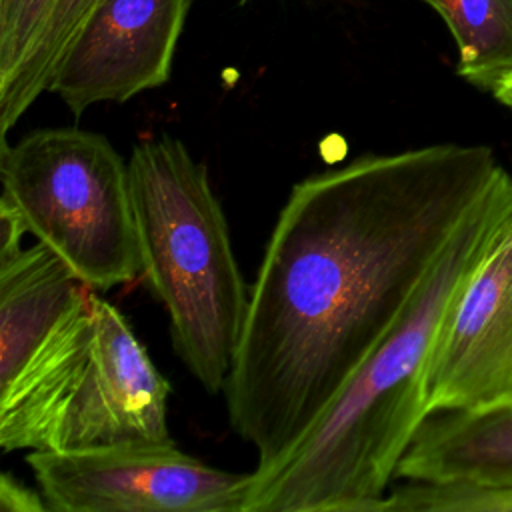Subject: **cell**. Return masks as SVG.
Segmentation results:
<instances>
[{
    "label": "cell",
    "instance_id": "3957f363",
    "mask_svg": "<svg viewBox=\"0 0 512 512\" xmlns=\"http://www.w3.org/2000/svg\"><path fill=\"white\" fill-rule=\"evenodd\" d=\"M128 170L142 276L168 312L172 348L206 392H222L250 288L208 170L172 136L134 144Z\"/></svg>",
    "mask_w": 512,
    "mask_h": 512
},
{
    "label": "cell",
    "instance_id": "5b68a950",
    "mask_svg": "<svg viewBox=\"0 0 512 512\" xmlns=\"http://www.w3.org/2000/svg\"><path fill=\"white\" fill-rule=\"evenodd\" d=\"M98 290L36 242L0 260V448L54 450L84 380Z\"/></svg>",
    "mask_w": 512,
    "mask_h": 512
},
{
    "label": "cell",
    "instance_id": "9a60e30c",
    "mask_svg": "<svg viewBox=\"0 0 512 512\" xmlns=\"http://www.w3.org/2000/svg\"><path fill=\"white\" fill-rule=\"evenodd\" d=\"M0 510L2 512H46L48 502L42 492L22 484L12 474L0 476Z\"/></svg>",
    "mask_w": 512,
    "mask_h": 512
},
{
    "label": "cell",
    "instance_id": "e0dca14e",
    "mask_svg": "<svg viewBox=\"0 0 512 512\" xmlns=\"http://www.w3.org/2000/svg\"><path fill=\"white\" fill-rule=\"evenodd\" d=\"M492 94H494L504 106L512 108V78H508L506 82H502Z\"/></svg>",
    "mask_w": 512,
    "mask_h": 512
},
{
    "label": "cell",
    "instance_id": "277c9868",
    "mask_svg": "<svg viewBox=\"0 0 512 512\" xmlns=\"http://www.w3.org/2000/svg\"><path fill=\"white\" fill-rule=\"evenodd\" d=\"M0 202L98 292L142 276L128 160L106 136L40 128L2 142Z\"/></svg>",
    "mask_w": 512,
    "mask_h": 512
},
{
    "label": "cell",
    "instance_id": "7c38bea8",
    "mask_svg": "<svg viewBox=\"0 0 512 512\" xmlns=\"http://www.w3.org/2000/svg\"><path fill=\"white\" fill-rule=\"evenodd\" d=\"M98 0H56L50 20L44 28V34L38 42L36 52L32 54L22 76L14 88L0 96V130L2 140L10 128L22 118V114L36 102V98L50 90L54 74L64 58L66 48L70 46L74 34L82 26L84 18Z\"/></svg>",
    "mask_w": 512,
    "mask_h": 512
},
{
    "label": "cell",
    "instance_id": "2e32d148",
    "mask_svg": "<svg viewBox=\"0 0 512 512\" xmlns=\"http://www.w3.org/2000/svg\"><path fill=\"white\" fill-rule=\"evenodd\" d=\"M26 226L18 218V214L0 202V260L10 258L18 250H22V238H24Z\"/></svg>",
    "mask_w": 512,
    "mask_h": 512
},
{
    "label": "cell",
    "instance_id": "9c48e42d",
    "mask_svg": "<svg viewBox=\"0 0 512 512\" xmlns=\"http://www.w3.org/2000/svg\"><path fill=\"white\" fill-rule=\"evenodd\" d=\"M168 398L170 382L126 316L98 294L90 364L66 410L54 450L172 440Z\"/></svg>",
    "mask_w": 512,
    "mask_h": 512
},
{
    "label": "cell",
    "instance_id": "4fadbf2b",
    "mask_svg": "<svg viewBox=\"0 0 512 512\" xmlns=\"http://www.w3.org/2000/svg\"><path fill=\"white\" fill-rule=\"evenodd\" d=\"M56 0H0V96L28 66Z\"/></svg>",
    "mask_w": 512,
    "mask_h": 512
},
{
    "label": "cell",
    "instance_id": "7a4b0ae2",
    "mask_svg": "<svg viewBox=\"0 0 512 512\" xmlns=\"http://www.w3.org/2000/svg\"><path fill=\"white\" fill-rule=\"evenodd\" d=\"M512 226V174L500 166L372 354L316 424L252 472L242 512H378L428 416L424 386L442 326L474 268Z\"/></svg>",
    "mask_w": 512,
    "mask_h": 512
},
{
    "label": "cell",
    "instance_id": "6da1fadb",
    "mask_svg": "<svg viewBox=\"0 0 512 512\" xmlns=\"http://www.w3.org/2000/svg\"><path fill=\"white\" fill-rule=\"evenodd\" d=\"M498 170L488 146L432 144L362 154L292 186L222 388L256 468L316 424Z\"/></svg>",
    "mask_w": 512,
    "mask_h": 512
},
{
    "label": "cell",
    "instance_id": "8992f818",
    "mask_svg": "<svg viewBox=\"0 0 512 512\" xmlns=\"http://www.w3.org/2000/svg\"><path fill=\"white\" fill-rule=\"evenodd\" d=\"M26 462L52 512H242L252 482L172 440L32 450Z\"/></svg>",
    "mask_w": 512,
    "mask_h": 512
},
{
    "label": "cell",
    "instance_id": "30bf717a",
    "mask_svg": "<svg viewBox=\"0 0 512 512\" xmlns=\"http://www.w3.org/2000/svg\"><path fill=\"white\" fill-rule=\"evenodd\" d=\"M396 478L512 492V400L430 412L402 454Z\"/></svg>",
    "mask_w": 512,
    "mask_h": 512
},
{
    "label": "cell",
    "instance_id": "8fae6325",
    "mask_svg": "<svg viewBox=\"0 0 512 512\" xmlns=\"http://www.w3.org/2000/svg\"><path fill=\"white\" fill-rule=\"evenodd\" d=\"M458 46V74L494 92L512 78V0H422Z\"/></svg>",
    "mask_w": 512,
    "mask_h": 512
},
{
    "label": "cell",
    "instance_id": "52a82bcc",
    "mask_svg": "<svg viewBox=\"0 0 512 512\" xmlns=\"http://www.w3.org/2000/svg\"><path fill=\"white\" fill-rule=\"evenodd\" d=\"M190 0H98L74 34L50 92L80 116L168 82Z\"/></svg>",
    "mask_w": 512,
    "mask_h": 512
},
{
    "label": "cell",
    "instance_id": "5bb4252c",
    "mask_svg": "<svg viewBox=\"0 0 512 512\" xmlns=\"http://www.w3.org/2000/svg\"><path fill=\"white\" fill-rule=\"evenodd\" d=\"M380 512H512V492L406 480L386 494Z\"/></svg>",
    "mask_w": 512,
    "mask_h": 512
},
{
    "label": "cell",
    "instance_id": "ba28073f",
    "mask_svg": "<svg viewBox=\"0 0 512 512\" xmlns=\"http://www.w3.org/2000/svg\"><path fill=\"white\" fill-rule=\"evenodd\" d=\"M426 412L512 400V226L462 286L434 346Z\"/></svg>",
    "mask_w": 512,
    "mask_h": 512
}]
</instances>
